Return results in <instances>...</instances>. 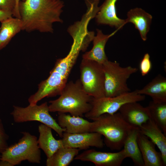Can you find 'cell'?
Masks as SVG:
<instances>
[{"label":"cell","instance_id":"6da1fadb","mask_svg":"<svg viewBox=\"0 0 166 166\" xmlns=\"http://www.w3.org/2000/svg\"><path fill=\"white\" fill-rule=\"evenodd\" d=\"M64 6L61 0L20 1L18 9L22 30L53 33V24L63 22L60 16Z\"/></svg>","mask_w":166,"mask_h":166},{"label":"cell","instance_id":"7a4b0ae2","mask_svg":"<svg viewBox=\"0 0 166 166\" xmlns=\"http://www.w3.org/2000/svg\"><path fill=\"white\" fill-rule=\"evenodd\" d=\"M83 41L79 39H73L68 54L65 57L57 60L49 77L39 85L38 89L28 98L29 105H34L45 97L60 95L67 83L69 74L75 64L80 51H81Z\"/></svg>","mask_w":166,"mask_h":166},{"label":"cell","instance_id":"3957f363","mask_svg":"<svg viewBox=\"0 0 166 166\" xmlns=\"http://www.w3.org/2000/svg\"><path fill=\"white\" fill-rule=\"evenodd\" d=\"M60 95L57 99L49 101V112L82 117L92 108L93 97L85 92L80 79L67 83Z\"/></svg>","mask_w":166,"mask_h":166},{"label":"cell","instance_id":"277c9868","mask_svg":"<svg viewBox=\"0 0 166 166\" xmlns=\"http://www.w3.org/2000/svg\"><path fill=\"white\" fill-rule=\"evenodd\" d=\"M91 132L104 137V143L112 150H120L130 132L135 127L126 122L119 112L105 113L93 119Z\"/></svg>","mask_w":166,"mask_h":166},{"label":"cell","instance_id":"5b68a950","mask_svg":"<svg viewBox=\"0 0 166 166\" xmlns=\"http://www.w3.org/2000/svg\"><path fill=\"white\" fill-rule=\"evenodd\" d=\"M21 133L22 136L18 142L8 146L1 153L0 160L7 161L13 166L24 160L32 163H40L41 154L37 137L28 132Z\"/></svg>","mask_w":166,"mask_h":166},{"label":"cell","instance_id":"8992f818","mask_svg":"<svg viewBox=\"0 0 166 166\" xmlns=\"http://www.w3.org/2000/svg\"><path fill=\"white\" fill-rule=\"evenodd\" d=\"M102 64L105 76V97H112L131 91L127 81L138 69L131 66H121L116 61L108 60Z\"/></svg>","mask_w":166,"mask_h":166},{"label":"cell","instance_id":"52a82bcc","mask_svg":"<svg viewBox=\"0 0 166 166\" xmlns=\"http://www.w3.org/2000/svg\"><path fill=\"white\" fill-rule=\"evenodd\" d=\"M80 72V80L85 92L94 98L105 97L102 64L93 60L82 59Z\"/></svg>","mask_w":166,"mask_h":166},{"label":"cell","instance_id":"ba28073f","mask_svg":"<svg viewBox=\"0 0 166 166\" xmlns=\"http://www.w3.org/2000/svg\"><path fill=\"white\" fill-rule=\"evenodd\" d=\"M49 112V105L45 102L40 105H29L26 107L14 105L10 114L16 123L38 121L50 127L62 138L65 129L59 126Z\"/></svg>","mask_w":166,"mask_h":166},{"label":"cell","instance_id":"9c48e42d","mask_svg":"<svg viewBox=\"0 0 166 166\" xmlns=\"http://www.w3.org/2000/svg\"><path fill=\"white\" fill-rule=\"evenodd\" d=\"M145 99V96L138 93L136 90L112 97L93 98L91 109L84 115L92 120L104 114H113L117 112L125 104L142 101Z\"/></svg>","mask_w":166,"mask_h":166},{"label":"cell","instance_id":"30bf717a","mask_svg":"<svg viewBox=\"0 0 166 166\" xmlns=\"http://www.w3.org/2000/svg\"><path fill=\"white\" fill-rule=\"evenodd\" d=\"M126 158L123 149L116 152H102L90 149L78 154L74 160L90 161L96 166H120Z\"/></svg>","mask_w":166,"mask_h":166},{"label":"cell","instance_id":"8fae6325","mask_svg":"<svg viewBox=\"0 0 166 166\" xmlns=\"http://www.w3.org/2000/svg\"><path fill=\"white\" fill-rule=\"evenodd\" d=\"M61 139L63 147L87 150L90 147L101 148L104 145L102 136L95 132L72 134L64 132Z\"/></svg>","mask_w":166,"mask_h":166},{"label":"cell","instance_id":"7c38bea8","mask_svg":"<svg viewBox=\"0 0 166 166\" xmlns=\"http://www.w3.org/2000/svg\"><path fill=\"white\" fill-rule=\"evenodd\" d=\"M119 111L126 122L138 128L151 119L147 107H143L137 102L125 104L120 108Z\"/></svg>","mask_w":166,"mask_h":166},{"label":"cell","instance_id":"4fadbf2b","mask_svg":"<svg viewBox=\"0 0 166 166\" xmlns=\"http://www.w3.org/2000/svg\"><path fill=\"white\" fill-rule=\"evenodd\" d=\"M118 0H105L99 7L95 18L99 24L108 25L118 30L126 24L125 19L119 18L117 14L116 3Z\"/></svg>","mask_w":166,"mask_h":166},{"label":"cell","instance_id":"5bb4252c","mask_svg":"<svg viewBox=\"0 0 166 166\" xmlns=\"http://www.w3.org/2000/svg\"><path fill=\"white\" fill-rule=\"evenodd\" d=\"M137 141L144 166H164L161 153L156 151L155 145L148 138L139 132Z\"/></svg>","mask_w":166,"mask_h":166},{"label":"cell","instance_id":"9a60e30c","mask_svg":"<svg viewBox=\"0 0 166 166\" xmlns=\"http://www.w3.org/2000/svg\"><path fill=\"white\" fill-rule=\"evenodd\" d=\"M139 132L157 146L166 165V137L161 129L151 118L139 128Z\"/></svg>","mask_w":166,"mask_h":166},{"label":"cell","instance_id":"2e32d148","mask_svg":"<svg viewBox=\"0 0 166 166\" xmlns=\"http://www.w3.org/2000/svg\"><path fill=\"white\" fill-rule=\"evenodd\" d=\"M58 124L65 132L72 134L91 132L92 122L80 116L58 113Z\"/></svg>","mask_w":166,"mask_h":166},{"label":"cell","instance_id":"e0dca14e","mask_svg":"<svg viewBox=\"0 0 166 166\" xmlns=\"http://www.w3.org/2000/svg\"><path fill=\"white\" fill-rule=\"evenodd\" d=\"M52 129L49 127L43 124L38 127L39 133L38 139V145L47 158H49L59 148L63 147L61 139L57 140L54 138Z\"/></svg>","mask_w":166,"mask_h":166},{"label":"cell","instance_id":"ac0fdd59","mask_svg":"<svg viewBox=\"0 0 166 166\" xmlns=\"http://www.w3.org/2000/svg\"><path fill=\"white\" fill-rule=\"evenodd\" d=\"M97 35L94 36L93 41V47L91 50L85 53L82 55V59L90 60L103 64L108 60L106 55L105 47L109 38L115 32L111 34L105 35L102 31L97 29Z\"/></svg>","mask_w":166,"mask_h":166},{"label":"cell","instance_id":"d6986e66","mask_svg":"<svg viewBox=\"0 0 166 166\" xmlns=\"http://www.w3.org/2000/svg\"><path fill=\"white\" fill-rule=\"evenodd\" d=\"M126 23H133L135 28L139 31L141 38L144 41L147 38V35L149 30L152 16L141 8H136L131 9L127 14Z\"/></svg>","mask_w":166,"mask_h":166},{"label":"cell","instance_id":"ffe728a7","mask_svg":"<svg viewBox=\"0 0 166 166\" xmlns=\"http://www.w3.org/2000/svg\"><path fill=\"white\" fill-rule=\"evenodd\" d=\"M136 90L139 94L150 96L153 101L166 102V78L159 74L142 89Z\"/></svg>","mask_w":166,"mask_h":166},{"label":"cell","instance_id":"44dd1931","mask_svg":"<svg viewBox=\"0 0 166 166\" xmlns=\"http://www.w3.org/2000/svg\"><path fill=\"white\" fill-rule=\"evenodd\" d=\"M1 22L0 50L5 48L16 35L22 30V23L20 18L12 17Z\"/></svg>","mask_w":166,"mask_h":166},{"label":"cell","instance_id":"7402d4cb","mask_svg":"<svg viewBox=\"0 0 166 166\" xmlns=\"http://www.w3.org/2000/svg\"><path fill=\"white\" fill-rule=\"evenodd\" d=\"M138 127H135L130 132L123 147L127 158H131L136 166H144V162L137 141Z\"/></svg>","mask_w":166,"mask_h":166},{"label":"cell","instance_id":"603a6c76","mask_svg":"<svg viewBox=\"0 0 166 166\" xmlns=\"http://www.w3.org/2000/svg\"><path fill=\"white\" fill-rule=\"evenodd\" d=\"M80 150L62 147L57 150L49 158H47V166H67L74 160Z\"/></svg>","mask_w":166,"mask_h":166},{"label":"cell","instance_id":"cb8c5ba5","mask_svg":"<svg viewBox=\"0 0 166 166\" xmlns=\"http://www.w3.org/2000/svg\"><path fill=\"white\" fill-rule=\"evenodd\" d=\"M151 118L166 136V102L151 101L147 107Z\"/></svg>","mask_w":166,"mask_h":166},{"label":"cell","instance_id":"d4e9b609","mask_svg":"<svg viewBox=\"0 0 166 166\" xmlns=\"http://www.w3.org/2000/svg\"><path fill=\"white\" fill-rule=\"evenodd\" d=\"M152 67L150 56L148 53H145L140 61L139 69L142 76H144L150 72Z\"/></svg>","mask_w":166,"mask_h":166},{"label":"cell","instance_id":"484cf974","mask_svg":"<svg viewBox=\"0 0 166 166\" xmlns=\"http://www.w3.org/2000/svg\"><path fill=\"white\" fill-rule=\"evenodd\" d=\"M9 136L6 133L1 119L0 118V153H2L9 146Z\"/></svg>","mask_w":166,"mask_h":166},{"label":"cell","instance_id":"4316f807","mask_svg":"<svg viewBox=\"0 0 166 166\" xmlns=\"http://www.w3.org/2000/svg\"><path fill=\"white\" fill-rule=\"evenodd\" d=\"M15 6V0H0V10L13 14Z\"/></svg>","mask_w":166,"mask_h":166},{"label":"cell","instance_id":"83f0119b","mask_svg":"<svg viewBox=\"0 0 166 166\" xmlns=\"http://www.w3.org/2000/svg\"><path fill=\"white\" fill-rule=\"evenodd\" d=\"M25 0H15V6L13 14V16L15 18H20V16L18 9V5L20 1H24Z\"/></svg>","mask_w":166,"mask_h":166},{"label":"cell","instance_id":"f1b7e54d","mask_svg":"<svg viewBox=\"0 0 166 166\" xmlns=\"http://www.w3.org/2000/svg\"><path fill=\"white\" fill-rule=\"evenodd\" d=\"M12 15L8 12L0 10V22L12 17Z\"/></svg>","mask_w":166,"mask_h":166},{"label":"cell","instance_id":"f546056e","mask_svg":"<svg viewBox=\"0 0 166 166\" xmlns=\"http://www.w3.org/2000/svg\"><path fill=\"white\" fill-rule=\"evenodd\" d=\"M0 166H13V165L7 161L1 160H0Z\"/></svg>","mask_w":166,"mask_h":166},{"label":"cell","instance_id":"4dcf8cb0","mask_svg":"<svg viewBox=\"0 0 166 166\" xmlns=\"http://www.w3.org/2000/svg\"></svg>","mask_w":166,"mask_h":166},{"label":"cell","instance_id":"1f68e13d","mask_svg":"<svg viewBox=\"0 0 166 166\" xmlns=\"http://www.w3.org/2000/svg\"></svg>","mask_w":166,"mask_h":166}]
</instances>
